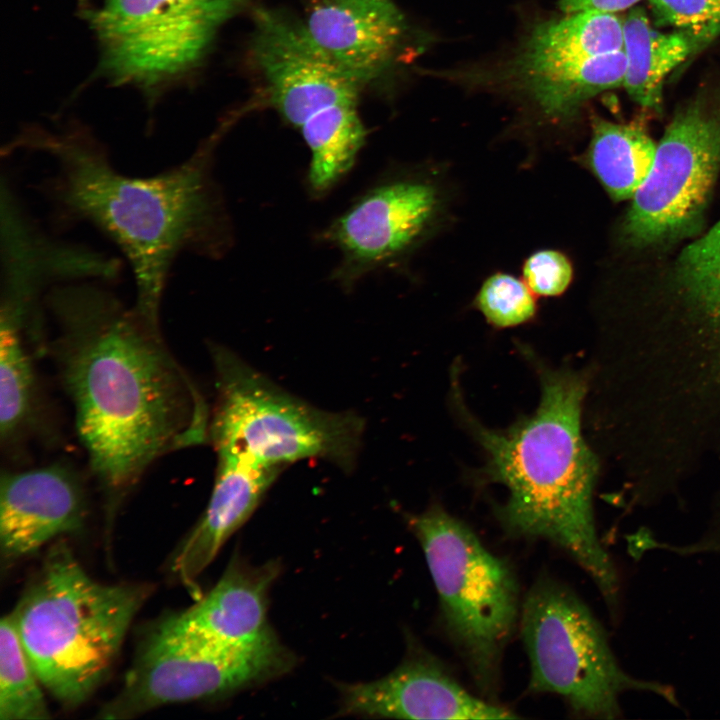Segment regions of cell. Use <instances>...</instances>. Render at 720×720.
Wrapping results in <instances>:
<instances>
[{"mask_svg": "<svg viewBox=\"0 0 720 720\" xmlns=\"http://www.w3.org/2000/svg\"><path fill=\"white\" fill-rule=\"evenodd\" d=\"M55 324L48 352L68 396L89 468L115 506L160 457L208 439L200 390L150 325L87 280L46 293Z\"/></svg>", "mask_w": 720, "mask_h": 720, "instance_id": "cell-1", "label": "cell"}, {"mask_svg": "<svg viewBox=\"0 0 720 720\" xmlns=\"http://www.w3.org/2000/svg\"><path fill=\"white\" fill-rule=\"evenodd\" d=\"M221 134L209 137L180 164L152 176H129L113 165L91 131L76 122L22 129L2 154L48 156L55 172L39 189L58 224L88 222L126 257L135 280L138 313L160 328L170 270L183 252L217 256L226 243L225 215L212 177Z\"/></svg>", "mask_w": 720, "mask_h": 720, "instance_id": "cell-2", "label": "cell"}, {"mask_svg": "<svg viewBox=\"0 0 720 720\" xmlns=\"http://www.w3.org/2000/svg\"><path fill=\"white\" fill-rule=\"evenodd\" d=\"M541 398L535 412L506 429L487 428L453 405L486 457L484 475L508 497L497 515L513 536L541 538L564 550L593 580L611 609L618 603L616 568L599 540L593 515L598 464L583 438L585 376L551 368L535 357Z\"/></svg>", "mask_w": 720, "mask_h": 720, "instance_id": "cell-3", "label": "cell"}, {"mask_svg": "<svg viewBox=\"0 0 720 720\" xmlns=\"http://www.w3.org/2000/svg\"><path fill=\"white\" fill-rule=\"evenodd\" d=\"M151 586L103 584L64 542L53 545L12 612L32 667L66 707L87 700L106 678Z\"/></svg>", "mask_w": 720, "mask_h": 720, "instance_id": "cell-4", "label": "cell"}, {"mask_svg": "<svg viewBox=\"0 0 720 720\" xmlns=\"http://www.w3.org/2000/svg\"><path fill=\"white\" fill-rule=\"evenodd\" d=\"M216 404L209 435L214 450L240 453L284 468L322 459L350 472L360 450L365 423L353 412H329L274 384L230 349L210 345Z\"/></svg>", "mask_w": 720, "mask_h": 720, "instance_id": "cell-5", "label": "cell"}, {"mask_svg": "<svg viewBox=\"0 0 720 720\" xmlns=\"http://www.w3.org/2000/svg\"><path fill=\"white\" fill-rule=\"evenodd\" d=\"M434 582L446 631L485 694L497 688L521 605L516 577L462 521L433 505L408 517Z\"/></svg>", "mask_w": 720, "mask_h": 720, "instance_id": "cell-6", "label": "cell"}, {"mask_svg": "<svg viewBox=\"0 0 720 720\" xmlns=\"http://www.w3.org/2000/svg\"><path fill=\"white\" fill-rule=\"evenodd\" d=\"M519 624L530 664L529 691L561 697L575 715L619 718L621 698L630 692L678 704L671 687L622 668L601 623L567 586L538 579L521 605Z\"/></svg>", "mask_w": 720, "mask_h": 720, "instance_id": "cell-7", "label": "cell"}, {"mask_svg": "<svg viewBox=\"0 0 720 720\" xmlns=\"http://www.w3.org/2000/svg\"><path fill=\"white\" fill-rule=\"evenodd\" d=\"M293 664V655L276 638L225 648L169 617L143 642L120 692L98 717L127 719L167 704L216 699L282 675Z\"/></svg>", "mask_w": 720, "mask_h": 720, "instance_id": "cell-8", "label": "cell"}, {"mask_svg": "<svg viewBox=\"0 0 720 720\" xmlns=\"http://www.w3.org/2000/svg\"><path fill=\"white\" fill-rule=\"evenodd\" d=\"M248 0H93L86 17L112 80L152 94L190 72Z\"/></svg>", "mask_w": 720, "mask_h": 720, "instance_id": "cell-9", "label": "cell"}, {"mask_svg": "<svg viewBox=\"0 0 720 720\" xmlns=\"http://www.w3.org/2000/svg\"><path fill=\"white\" fill-rule=\"evenodd\" d=\"M623 18L586 11L542 22L513 64L518 87L552 120L575 115L592 97L623 86Z\"/></svg>", "mask_w": 720, "mask_h": 720, "instance_id": "cell-10", "label": "cell"}, {"mask_svg": "<svg viewBox=\"0 0 720 720\" xmlns=\"http://www.w3.org/2000/svg\"><path fill=\"white\" fill-rule=\"evenodd\" d=\"M719 168L720 114L690 104L675 114L657 144L651 171L625 216V240L647 248L690 235Z\"/></svg>", "mask_w": 720, "mask_h": 720, "instance_id": "cell-11", "label": "cell"}, {"mask_svg": "<svg viewBox=\"0 0 720 720\" xmlns=\"http://www.w3.org/2000/svg\"><path fill=\"white\" fill-rule=\"evenodd\" d=\"M252 53L269 104L292 127L358 109L363 84L309 37L302 23L271 10L254 14Z\"/></svg>", "mask_w": 720, "mask_h": 720, "instance_id": "cell-12", "label": "cell"}, {"mask_svg": "<svg viewBox=\"0 0 720 720\" xmlns=\"http://www.w3.org/2000/svg\"><path fill=\"white\" fill-rule=\"evenodd\" d=\"M439 204L426 181L392 178L371 186L322 233L341 254L333 279L349 288L403 256L430 229Z\"/></svg>", "mask_w": 720, "mask_h": 720, "instance_id": "cell-13", "label": "cell"}, {"mask_svg": "<svg viewBox=\"0 0 720 720\" xmlns=\"http://www.w3.org/2000/svg\"><path fill=\"white\" fill-rule=\"evenodd\" d=\"M1 187L0 304L41 315V298L57 284L118 277L116 259L49 237L21 208L10 187Z\"/></svg>", "mask_w": 720, "mask_h": 720, "instance_id": "cell-14", "label": "cell"}, {"mask_svg": "<svg viewBox=\"0 0 720 720\" xmlns=\"http://www.w3.org/2000/svg\"><path fill=\"white\" fill-rule=\"evenodd\" d=\"M340 715L398 719H513L510 709L465 689L433 656L415 645L392 672L339 687Z\"/></svg>", "mask_w": 720, "mask_h": 720, "instance_id": "cell-15", "label": "cell"}, {"mask_svg": "<svg viewBox=\"0 0 720 720\" xmlns=\"http://www.w3.org/2000/svg\"><path fill=\"white\" fill-rule=\"evenodd\" d=\"M87 513L77 473L61 462L5 471L0 481V552L11 563L79 530Z\"/></svg>", "mask_w": 720, "mask_h": 720, "instance_id": "cell-16", "label": "cell"}, {"mask_svg": "<svg viewBox=\"0 0 720 720\" xmlns=\"http://www.w3.org/2000/svg\"><path fill=\"white\" fill-rule=\"evenodd\" d=\"M302 25L319 48L363 85L392 66L407 31L392 0H313Z\"/></svg>", "mask_w": 720, "mask_h": 720, "instance_id": "cell-17", "label": "cell"}, {"mask_svg": "<svg viewBox=\"0 0 720 720\" xmlns=\"http://www.w3.org/2000/svg\"><path fill=\"white\" fill-rule=\"evenodd\" d=\"M215 452V479L207 507L172 562V570L192 592L197 589V578L251 517L283 469L239 453Z\"/></svg>", "mask_w": 720, "mask_h": 720, "instance_id": "cell-18", "label": "cell"}, {"mask_svg": "<svg viewBox=\"0 0 720 720\" xmlns=\"http://www.w3.org/2000/svg\"><path fill=\"white\" fill-rule=\"evenodd\" d=\"M276 561L253 566L235 555L216 585L187 610L171 616L183 629L216 645L244 649L275 637L267 620Z\"/></svg>", "mask_w": 720, "mask_h": 720, "instance_id": "cell-19", "label": "cell"}, {"mask_svg": "<svg viewBox=\"0 0 720 720\" xmlns=\"http://www.w3.org/2000/svg\"><path fill=\"white\" fill-rule=\"evenodd\" d=\"M41 331L27 318L0 312V440L13 448L37 419V383L29 341Z\"/></svg>", "mask_w": 720, "mask_h": 720, "instance_id": "cell-20", "label": "cell"}, {"mask_svg": "<svg viewBox=\"0 0 720 720\" xmlns=\"http://www.w3.org/2000/svg\"><path fill=\"white\" fill-rule=\"evenodd\" d=\"M623 35L626 57L623 87L641 107L658 110L666 77L693 54L692 45L679 32L655 29L646 12L635 6L623 18Z\"/></svg>", "mask_w": 720, "mask_h": 720, "instance_id": "cell-21", "label": "cell"}, {"mask_svg": "<svg viewBox=\"0 0 720 720\" xmlns=\"http://www.w3.org/2000/svg\"><path fill=\"white\" fill-rule=\"evenodd\" d=\"M656 147L638 123L596 119L586 161L609 196L621 201L632 198L646 180Z\"/></svg>", "mask_w": 720, "mask_h": 720, "instance_id": "cell-22", "label": "cell"}, {"mask_svg": "<svg viewBox=\"0 0 720 720\" xmlns=\"http://www.w3.org/2000/svg\"><path fill=\"white\" fill-rule=\"evenodd\" d=\"M367 134L359 112L337 116L302 131L311 155L307 184L313 194L327 193L350 171Z\"/></svg>", "mask_w": 720, "mask_h": 720, "instance_id": "cell-23", "label": "cell"}, {"mask_svg": "<svg viewBox=\"0 0 720 720\" xmlns=\"http://www.w3.org/2000/svg\"><path fill=\"white\" fill-rule=\"evenodd\" d=\"M674 284L688 309L720 335V220L682 250Z\"/></svg>", "mask_w": 720, "mask_h": 720, "instance_id": "cell-24", "label": "cell"}, {"mask_svg": "<svg viewBox=\"0 0 720 720\" xmlns=\"http://www.w3.org/2000/svg\"><path fill=\"white\" fill-rule=\"evenodd\" d=\"M41 682L18 634L12 613L0 622V719L50 717Z\"/></svg>", "mask_w": 720, "mask_h": 720, "instance_id": "cell-25", "label": "cell"}, {"mask_svg": "<svg viewBox=\"0 0 720 720\" xmlns=\"http://www.w3.org/2000/svg\"><path fill=\"white\" fill-rule=\"evenodd\" d=\"M475 305L490 324L499 328L523 324L536 313L531 289L504 273H496L483 283Z\"/></svg>", "mask_w": 720, "mask_h": 720, "instance_id": "cell-26", "label": "cell"}, {"mask_svg": "<svg viewBox=\"0 0 720 720\" xmlns=\"http://www.w3.org/2000/svg\"><path fill=\"white\" fill-rule=\"evenodd\" d=\"M658 23L683 34L693 53L720 36V0H649Z\"/></svg>", "mask_w": 720, "mask_h": 720, "instance_id": "cell-27", "label": "cell"}, {"mask_svg": "<svg viewBox=\"0 0 720 720\" xmlns=\"http://www.w3.org/2000/svg\"><path fill=\"white\" fill-rule=\"evenodd\" d=\"M523 276L532 292L541 296H557L571 283L573 268L563 253L541 250L525 261Z\"/></svg>", "mask_w": 720, "mask_h": 720, "instance_id": "cell-28", "label": "cell"}, {"mask_svg": "<svg viewBox=\"0 0 720 720\" xmlns=\"http://www.w3.org/2000/svg\"><path fill=\"white\" fill-rule=\"evenodd\" d=\"M640 0H557L564 14H573L586 11L606 13H619L629 10Z\"/></svg>", "mask_w": 720, "mask_h": 720, "instance_id": "cell-29", "label": "cell"}, {"mask_svg": "<svg viewBox=\"0 0 720 720\" xmlns=\"http://www.w3.org/2000/svg\"><path fill=\"white\" fill-rule=\"evenodd\" d=\"M0 309H4V308H0ZM7 310H8V309H7ZM11 311H12V310H11ZM15 312H16V311H15ZM18 313H19V312H18ZM21 314H22V313H21ZM23 315H24V314H23ZM25 316H26V315H25ZM27 317H28V316H27ZM29 318H30V317H29ZM31 319H32V318H31ZM33 320H34V319H33ZM35 321H36V320H35ZM37 322H39V321H37ZM40 323H42V322H40Z\"/></svg>", "mask_w": 720, "mask_h": 720, "instance_id": "cell-30", "label": "cell"}]
</instances>
